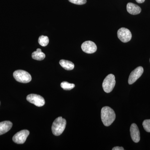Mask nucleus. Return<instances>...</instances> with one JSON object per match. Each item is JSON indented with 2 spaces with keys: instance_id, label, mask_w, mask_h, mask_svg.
Returning a JSON list of instances; mask_svg holds the SVG:
<instances>
[{
  "instance_id": "nucleus-8",
  "label": "nucleus",
  "mask_w": 150,
  "mask_h": 150,
  "mask_svg": "<svg viewBox=\"0 0 150 150\" xmlns=\"http://www.w3.org/2000/svg\"><path fill=\"white\" fill-rule=\"evenodd\" d=\"M144 69L142 67H137L130 74L129 78V84L131 85L134 83L142 76L144 73Z\"/></svg>"
},
{
  "instance_id": "nucleus-2",
  "label": "nucleus",
  "mask_w": 150,
  "mask_h": 150,
  "mask_svg": "<svg viewBox=\"0 0 150 150\" xmlns=\"http://www.w3.org/2000/svg\"><path fill=\"white\" fill-rule=\"evenodd\" d=\"M67 125V121L62 117H59L55 119L52 124V131L56 136L61 135L64 131Z\"/></svg>"
},
{
  "instance_id": "nucleus-14",
  "label": "nucleus",
  "mask_w": 150,
  "mask_h": 150,
  "mask_svg": "<svg viewBox=\"0 0 150 150\" xmlns=\"http://www.w3.org/2000/svg\"><path fill=\"white\" fill-rule=\"evenodd\" d=\"M46 55L41 51V49L38 48L36 51H34L32 54L33 59L37 61H42L45 59Z\"/></svg>"
},
{
  "instance_id": "nucleus-21",
  "label": "nucleus",
  "mask_w": 150,
  "mask_h": 150,
  "mask_svg": "<svg viewBox=\"0 0 150 150\" xmlns=\"http://www.w3.org/2000/svg\"></svg>"
},
{
  "instance_id": "nucleus-13",
  "label": "nucleus",
  "mask_w": 150,
  "mask_h": 150,
  "mask_svg": "<svg viewBox=\"0 0 150 150\" xmlns=\"http://www.w3.org/2000/svg\"><path fill=\"white\" fill-rule=\"evenodd\" d=\"M59 64L64 69L67 71H71L74 68V63L68 60H61L59 62Z\"/></svg>"
},
{
  "instance_id": "nucleus-15",
  "label": "nucleus",
  "mask_w": 150,
  "mask_h": 150,
  "mask_svg": "<svg viewBox=\"0 0 150 150\" xmlns=\"http://www.w3.org/2000/svg\"><path fill=\"white\" fill-rule=\"evenodd\" d=\"M38 41L40 46L45 47L49 43V38L48 36L41 35L38 38Z\"/></svg>"
},
{
  "instance_id": "nucleus-3",
  "label": "nucleus",
  "mask_w": 150,
  "mask_h": 150,
  "mask_svg": "<svg viewBox=\"0 0 150 150\" xmlns=\"http://www.w3.org/2000/svg\"><path fill=\"white\" fill-rule=\"evenodd\" d=\"M13 76L16 80L22 83H28L32 79L29 73L23 70H18L14 72Z\"/></svg>"
},
{
  "instance_id": "nucleus-9",
  "label": "nucleus",
  "mask_w": 150,
  "mask_h": 150,
  "mask_svg": "<svg viewBox=\"0 0 150 150\" xmlns=\"http://www.w3.org/2000/svg\"><path fill=\"white\" fill-rule=\"evenodd\" d=\"M81 49L83 52L87 54H91L95 53L97 51V48L96 44L93 42L88 40L82 43Z\"/></svg>"
},
{
  "instance_id": "nucleus-6",
  "label": "nucleus",
  "mask_w": 150,
  "mask_h": 150,
  "mask_svg": "<svg viewBox=\"0 0 150 150\" xmlns=\"http://www.w3.org/2000/svg\"><path fill=\"white\" fill-rule=\"evenodd\" d=\"M29 131L27 130H22L17 133L13 137V141L17 144H24L29 134Z\"/></svg>"
},
{
  "instance_id": "nucleus-16",
  "label": "nucleus",
  "mask_w": 150,
  "mask_h": 150,
  "mask_svg": "<svg viewBox=\"0 0 150 150\" xmlns=\"http://www.w3.org/2000/svg\"><path fill=\"white\" fill-rule=\"evenodd\" d=\"M61 87L65 90L69 91L75 87L74 84L70 83L68 82L64 81L61 84Z\"/></svg>"
},
{
  "instance_id": "nucleus-5",
  "label": "nucleus",
  "mask_w": 150,
  "mask_h": 150,
  "mask_svg": "<svg viewBox=\"0 0 150 150\" xmlns=\"http://www.w3.org/2000/svg\"><path fill=\"white\" fill-rule=\"evenodd\" d=\"M26 99L28 102L38 107L43 106L45 103V100L43 97L35 94L28 95L26 97Z\"/></svg>"
},
{
  "instance_id": "nucleus-10",
  "label": "nucleus",
  "mask_w": 150,
  "mask_h": 150,
  "mask_svg": "<svg viewBox=\"0 0 150 150\" xmlns=\"http://www.w3.org/2000/svg\"><path fill=\"white\" fill-rule=\"evenodd\" d=\"M130 134L131 139L135 143H138L140 140V133L137 124L133 123L130 127Z\"/></svg>"
},
{
  "instance_id": "nucleus-20",
  "label": "nucleus",
  "mask_w": 150,
  "mask_h": 150,
  "mask_svg": "<svg viewBox=\"0 0 150 150\" xmlns=\"http://www.w3.org/2000/svg\"><path fill=\"white\" fill-rule=\"evenodd\" d=\"M136 1L137 3H139V4H142V3L144 2L145 0H136Z\"/></svg>"
},
{
  "instance_id": "nucleus-18",
  "label": "nucleus",
  "mask_w": 150,
  "mask_h": 150,
  "mask_svg": "<svg viewBox=\"0 0 150 150\" xmlns=\"http://www.w3.org/2000/svg\"><path fill=\"white\" fill-rule=\"evenodd\" d=\"M69 1L75 4L79 5L84 4L87 2L86 0H69Z\"/></svg>"
},
{
  "instance_id": "nucleus-7",
  "label": "nucleus",
  "mask_w": 150,
  "mask_h": 150,
  "mask_svg": "<svg viewBox=\"0 0 150 150\" xmlns=\"http://www.w3.org/2000/svg\"><path fill=\"white\" fill-rule=\"evenodd\" d=\"M117 35L118 38L123 43L129 42L132 38L131 31L125 28H121L118 30Z\"/></svg>"
},
{
  "instance_id": "nucleus-12",
  "label": "nucleus",
  "mask_w": 150,
  "mask_h": 150,
  "mask_svg": "<svg viewBox=\"0 0 150 150\" xmlns=\"http://www.w3.org/2000/svg\"><path fill=\"white\" fill-rule=\"evenodd\" d=\"M13 124L11 121H4L0 123V135L5 134L12 127Z\"/></svg>"
},
{
  "instance_id": "nucleus-17",
  "label": "nucleus",
  "mask_w": 150,
  "mask_h": 150,
  "mask_svg": "<svg viewBox=\"0 0 150 150\" xmlns=\"http://www.w3.org/2000/svg\"><path fill=\"white\" fill-rule=\"evenodd\" d=\"M143 126L145 131L150 133V119L144 120L143 123Z\"/></svg>"
},
{
  "instance_id": "nucleus-1",
  "label": "nucleus",
  "mask_w": 150,
  "mask_h": 150,
  "mask_svg": "<svg viewBox=\"0 0 150 150\" xmlns=\"http://www.w3.org/2000/svg\"><path fill=\"white\" fill-rule=\"evenodd\" d=\"M101 120L104 126H110L115 121V114L114 110L108 106H105L101 110Z\"/></svg>"
},
{
  "instance_id": "nucleus-11",
  "label": "nucleus",
  "mask_w": 150,
  "mask_h": 150,
  "mask_svg": "<svg viewBox=\"0 0 150 150\" xmlns=\"http://www.w3.org/2000/svg\"><path fill=\"white\" fill-rule=\"evenodd\" d=\"M127 11L131 15L139 14L142 11V9L140 7L132 3H129L126 6Z\"/></svg>"
},
{
  "instance_id": "nucleus-4",
  "label": "nucleus",
  "mask_w": 150,
  "mask_h": 150,
  "mask_svg": "<svg viewBox=\"0 0 150 150\" xmlns=\"http://www.w3.org/2000/svg\"><path fill=\"white\" fill-rule=\"evenodd\" d=\"M115 84V76L112 74H110L108 75L104 79L103 83V88L105 92L109 93L112 91Z\"/></svg>"
},
{
  "instance_id": "nucleus-19",
  "label": "nucleus",
  "mask_w": 150,
  "mask_h": 150,
  "mask_svg": "<svg viewBox=\"0 0 150 150\" xmlns=\"http://www.w3.org/2000/svg\"><path fill=\"white\" fill-rule=\"evenodd\" d=\"M112 150H124V149H123L122 147L116 146L115 147L113 148L112 149Z\"/></svg>"
}]
</instances>
